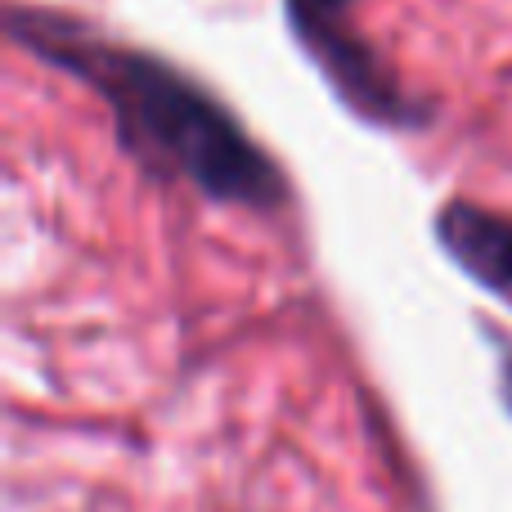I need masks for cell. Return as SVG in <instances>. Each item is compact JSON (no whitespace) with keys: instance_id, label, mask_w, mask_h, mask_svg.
I'll return each mask as SVG.
<instances>
[{"instance_id":"cell-2","label":"cell","mask_w":512,"mask_h":512,"mask_svg":"<svg viewBox=\"0 0 512 512\" xmlns=\"http://www.w3.org/2000/svg\"><path fill=\"white\" fill-rule=\"evenodd\" d=\"M297 45L315 59L333 95L364 122L387 131H414L427 122V104L414 99L391 63L355 27V0H283Z\"/></svg>"},{"instance_id":"cell-3","label":"cell","mask_w":512,"mask_h":512,"mask_svg":"<svg viewBox=\"0 0 512 512\" xmlns=\"http://www.w3.org/2000/svg\"><path fill=\"white\" fill-rule=\"evenodd\" d=\"M436 243L468 279L512 306V216L454 198L436 216Z\"/></svg>"},{"instance_id":"cell-1","label":"cell","mask_w":512,"mask_h":512,"mask_svg":"<svg viewBox=\"0 0 512 512\" xmlns=\"http://www.w3.org/2000/svg\"><path fill=\"white\" fill-rule=\"evenodd\" d=\"M9 36L45 63L81 77L113 113L117 144L149 176L180 180L212 203L279 212L288 180L279 162L243 131V122L198 86L185 68L149 50L95 36L72 18L45 9H9Z\"/></svg>"}]
</instances>
